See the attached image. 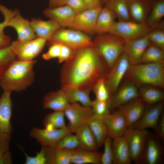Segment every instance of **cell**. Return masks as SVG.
Here are the masks:
<instances>
[{"instance_id": "1", "label": "cell", "mask_w": 164, "mask_h": 164, "mask_svg": "<svg viewBox=\"0 0 164 164\" xmlns=\"http://www.w3.org/2000/svg\"><path fill=\"white\" fill-rule=\"evenodd\" d=\"M110 70L94 45L75 49L61 69V87L91 91L99 79H105Z\"/></svg>"}, {"instance_id": "2", "label": "cell", "mask_w": 164, "mask_h": 164, "mask_svg": "<svg viewBox=\"0 0 164 164\" xmlns=\"http://www.w3.org/2000/svg\"><path fill=\"white\" fill-rule=\"evenodd\" d=\"M36 61L15 60L9 66L0 79V85L4 91H20L29 87L35 77L33 70Z\"/></svg>"}, {"instance_id": "3", "label": "cell", "mask_w": 164, "mask_h": 164, "mask_svg": "<svg viewBox=\"0 0 164 164\" xmlns=\"http://www.w3.org/2000/svg\"><path fill=\"white\" fill-rule=\"evenodd\" d=\"M125 76L136 85L164 88V61L130 65Z\"/></svg>"}, {"instance_id": "4", "label": "cell", "mask_w": 164, "mask_h": 164, "mask_svg": "<svg viewBox=\"0 0 164 164\" xmlns=\"http://www.w3.org/2000/svg\"><path fill=\"white\" fill-rule=\"evenodd\" d=\"M92 41L94 46L111 69L124 52L125 41L110 32L97 34Z\"/></svg>"}, {"instance_id": "5", "label": "cell", "mask_w": 164, "mask_h": 164, "mask_svg": "<svg viewBox=\"0 0 164 164\" xmlns=\"http://www.w3.org/2000/svg\"><path fill=\"white\" fill-rule=\"evenodd\" d=\"M47 42L50 45L58 43L74 49L93 45L92 40L87 34L78 30L62 27L57 30Z\"/></svg>"}, {"instance_id": "6", "label": "cell", "mask_w": 164, "mask_h": 164, "mask_svg": "<svg viewBox=\"0 0 164 164\" xmlns=\"http://www.w3.org/2000/svg\"><path fill=\"white\" fill-rule=\"evenodd\" d=\"M47 41L38 37L23 42L16 40L12 42L9 46L18 60L31 61L41 52Z\"/></svg>"}, {"instance_id": "7", "label": "cell", "mask_w": 164, "mask_h": 164, "mask_svg": "<svg viewBox=\"0 0 164 164\" xmlns=\"http://www.w3.org/2000/svg\"><path fill=\"white\" fill-rule=\"evenodd\" d=\"M149 135L146 129L129 128L123 135L128 146L132 161L135 163L141 161Z\"/></svg>"}, {"instance_id": "8", "label": "cell", "mask_w": 164, "mask_h": 164, "mask_svg": "<svg viewBox=\"0 0 164 164\" xmlns=\"http://www.w3.org/2000/svg\"><path fill=\"white\" fill-rule=\"evenodd\" d=\"M151 29L146 24L132 20L118 21L115 22L109 32L120 37L126 41L144 36Z\"/></svg>"}, {"instance_id": "9", "label": "cell", "mask_w": 164, "mask_h": 164, "mask_svg": "<svg viewBox=\"0 0 164 164\" xmlns=\"http://www.w3.org/2000/svg\"><path fill=\"white\" fill-rule=\"evenodd\" d=\"M131 64L127 55L122 53L107 75L105 82L111 96L118 88L123 78L129 69Z\"/></svg>"}, {"instance_id": "10", "label": "cell", "mask_w": 164, "mask_h": 164, "mask_svg": "<svg viewBox=\"0 0 164 164\" xmlns=\"http://www.w3.org/2000/svg\"><path fill=\"white\" fill-rule=\"evenodd\" d=\"M64 112L69 121L67 127L72 133L79 127L87 123L94 114L91 106H82L78 103H70Z\"/></svg>"}, {"instance_id": "11", "label": "cell", "mask_w": 164, "mask_h": 164, "mask_svg": "<svg viewBox=\"0 0 164 164\" xmlns=\"http://www.w3.org/2000/svg\"><path fill=\"white\" fill-rule=\"evenodd\" d=\"M71 133L67 126L64 128L52 130L34 127L31 129L29 134L30 136L36 139L42 146L54 148L62 138Z\"/></svg>"}, {"instance_id": "12", "label": "cell", "mask_w": 164, "mask_h": 164, "mask_svg": "<svg viewBox=\"0 0 164 164\" xmlns=\"http://www.w3.org/2000/svg\"><path fill=\"white\" fill-rule=\"evenodd\" d=\"M102 7L86 9L76 14L69 28L87 34H95V28L98 15Z\"/></svg>"}, {"instance_id": "13", "label": "cell", "mask_w": 164, "mask_h": 164, "mask_svg": "<svg viewBox=\"0 0 164 164\" xmlns=\"http://www.w3.org/2000/svg\"><path fill=\"white\" fill-rule=\"evenodd\" d=\"M164 105V101H162L145 107L140 119L129 128L140 129L152 128L156 130L159 118L163 113Z\"/></svg>"}, {"instance_id": "14", "label": "cell", "mask_w": 164, "mask_h": 164, "mask_svg": "<svg viewBox=\"0 0 164 164\" xmlns=\"http://www.w3.org/2000/svg\"><path fill=\"white\" fill-rule=\"evenodd\" d=\"M102 119L107 129V135L112 139L123 136L128 128L126 118L118 109L107 114Z\"/></svg>"}, {"instance_id": "15", "label": "cell", "mask_w": 164, "mask_h": 164, "mask_svg": "<svg viewBox=\"0 0 164 164\" xmlns=\"http://www.w3.org/2000/svg\"><path fill=\"white\" fill-rule=\"evenodd\" d=\"M137 85L130 81L118 89L108 100L110 110H114L139 97Z\"/></svg>"}, {"instance_id": "16", "label": "cell", "mask_w": 164, "mask_h": 164, "mask_svg": "<svg viewBox=\"0 0 164 164\" xmlns=\"http://www.w3.org/2000/svg\"><path fill=\"white\" fill-rule=\"evenodd\" d=\"M11 93L4 91L0 97V132L11 136L13 128L11 122L12 107Z\"/></svg>"}, {"instance_id": "17", "label": "cell", "mask_w": 164, "mask_h": 164, "mask_svg": "<svg viewBox=\"0 0 164 164\" xmlns=\"http://www.w3.org/2000/svg\"><path fill=\"white\" fill-rule=\"evenodd\" d=\"M150 43L147 34L138 39L125 42L124 52L128 56L131 65L140 63L142 55Z\"/></svg>"}, {"instance_id": "18", "label": "cell", "mask_w": 164, "mask_h": 164, "mask_svg": "<svg viewBox=\"0 0 164 164\" xmlns=\"http://www.w3.org/2000/svg\"><path fill=\"white\" fill-rule=\"evenodd\" d=\"M7 26L13 28L18 34L17 40L25 41L36 38L37 36L31 27L30 22L24 18L19 10L9 20Z\"/></svg>"}, {"instance_id": "19", "label": "cell", "mask_w": 164, "mask_h": 164, "mask_svg": "<svg viewBox=\"0 0 164 164\" xmlns=\"http://www.w3.org/2000/svg\"><path fill=\"white\" fill-rule=\"evenodd\" d=\"M44 15L57 22L62 28L69 27L75 14L67 5L54 8H48L43 11Z\"/></svg>"}, {"instance_id": "20", "label": "cell", "mask_w": 164, "mask_h": 164, "mask_svg": "<svg viewBox=\"0 0 164 164\" xmlns=\"http://www.w3.org/2000/svg\"><path fill=\"white\" fill-rule=\"evenodd\" d=\"M134 100L131 102H128L118 108L124 115L128 128L140 119L145 107L144 102L140 97Z\"/></svg>"}, {"instance_id": "21", "label": "cell", "mask_w": 164, "mask_h": 164, "mask_svg": "<svg viewBox=\"0 0 164 164\" xmlns=\"http://www.w3.org/2000/svg\"><path fill=\"white\" fill-rule=\"evenodd\" d=\"M63 90L60 89L48 93L44 97L43 106L45 109L63 111L70 104Z\"/></svg>"}, {"instance_id": "22", "label": "cell", "mask_w": 164, "mask_h": 164, "mask_svg": "<svg viewBox=\"0 0 164 164\" xmlns=\"http://www.w3.org/2000/svg\"><path fill=\"white\" fill-rule=\"evenodd\" d=\"M30 23L37 37L47 41L57 30L61 27L57 22L51 19L44 21L40 19L33 18Z\"/></svg>"}, {"instance_id": "23", "label": "cell", "mask_w": 164, "mask_h": 164, "mask_svg": "<svg viewBox=\"0 0 164 164\" xmlns=\"http://www.w3.org/2000/svg\"><path fill=\"white\" fill-rule=\"evenodd\" d=\"M113 162L115 164H130L132 160L127 142L123 136L112 139Z\"/></svg>"}, {"instance_id": "24", "label": "cell", "mask_w": 164, "mask_h": 164, "mask_svg": "<svg viewBox=\"0 0 164 164\" xmlns=\"http://www.w3.org/2000/svg\"><path fill=\"white\" fill-rule=\"evenodd\" d=\"M128 4L132 20L145 24L150 10L151 2L145 0H128Z\"/></svg>"}, {"instance_id": "25", "label": "cell", "mask_w": 164, "mask_h": 164, "mask_svg": "<svg viewBox=\"0 0 164 164\" xmlns=\"http://www.w3.org/2000/svg\"><path fill=\"white\" fill-rule=\"evenodd\" d=\"M74 133L79 140L80 148L86 150L97 151L99 148L87 123L77 128Z\"/></svg>"}, {"instance_id": "26", "label": "cell", "mask_w": 164, "mask_h": 164, "mask_svg": "<svg viewBox=\"0 0 164 164\" xmlns=\"http://www.w3.org/2000/svg\"><path fill=\"white\" fill-rule=\"evenodd\" d=\"M164 16V0H159L151 2L150 12L145 24L151 29L163 28V21Z\"/></svg>"}, {"instance_id": "27", "label": "cell", "mask_w": 164, "mask_h": 164, "mask_svg": "<svg viewBox=\"0 0 164 164\" xmlns=\"http://www.w3.org/2000/svg\"><path fill=\"white\" fill-rule=\"evenodd\" d=\"M161 154V148L158 142L149 135L142 158L143 159L146 164H157L160 161Z\"/></svg>"}, {"instance_id": "28", "label": "cell", "mask_w": 164, "mask_h": 164, "mask_svg": "<svg viewBox=\"0 0 164 164\" xmlns=\"http://www.w3.org/2000/svg\"><path fill=\"white\" fill-rule=\"evenodd\" d=\"M116 18L111 10L105 6L102 7L97 19L95 33L102 34L109 32L116 22Z\"/></svg>"}, {"instance_id": "29", "label": "cell", "mask_w": 164, "mask_h": 164, "mask_svg": "<svg viewBox=\"0 0 164 164\" xmlns=\"http://www.w3.org/2000/svg\"><path fill=\"white\" fill-rule=\"evenodd\" d=\"M44 147L46 151L47 164L71 163L73 150L63 148Z\"/></svg>"}, {"instance_id": "30", "label": "cell", "mask_w": 164, "mask_h": 164, "mask_svg": "<svg viewBox=\"0 0 164 164\" xmlns=\"http://www.w3.org/2000/svg\"><path fill=\"white\" fill-rule=\"evenodd\" d=\"M101 155L97 151L86 150L79 147L73 150L71 163L99 164L101 163Z\"/></svg>"}, {"instance_id": "31", "label": "cell", "mask_w": 164, "mask_h": 164, "mask_svg": "<svg viewBox=\"0 0 164 164\" xmlns=\"http://www.w3.org/2000/svg\"><path fill=\"white\" fill-rule=\"evenodd\" d=\"M139 97L149 105H153L163 101L164 93L160 88L150 85L140 86Z\"/></svg>"}, {"instance_id": "32", "label": "cell", "mask_w": 164, "mask_h": 164, "mask_svg": "<svg viewBox=\"0 0 164 164\" xmlns=\"http://www.w3.org/2000/svg\"><path fill=\"white\" fill-rule=\"evenodd\" d=\"M87 123L95 137L98 148L101 147L107 135V128L102 118L93 114Z\"/></svg>"}, {"instance_id": "33", "label": "cell", "mask_w": 164, "mask_h": 164, "mask_svg": "<svg viewBox=\"0 0 164 164\" xmlns=\"http://www.w3.org/2000/svg\"><path fill=\"white\" fill-rule=\"evenodd\" d=\"M70 104L80 102L82 105L91 106L92 101L90 97V90L77 88L61 87Z\"/></svg>"}, {"instance_id": "34", "label": "cell", "mask_w": 164, "mask_h": 164, "mask_svg": "<svg viewBox=\"0 0 164 164\" xmlns=\"http://www.w3.org/2000/svg\"><path fill=\"white\" fill-rule=\"evenodd\" d=\"M105 5L114 12L118 21L132 20L129 13L128 0H111Z\"/></svg>"}, {"instance_id": "35", "label": "cell", "mask_w": 164, "mask_h": 164, "mask_svg": "<svg viewBox=\"0 0 164 164\" xmlns=\"http://www.w3.org/2000/svg\"><path fill=\"white\" fill-rule=\"evenodd\" d=\"M65 116L63 111H54L52 113L47 114L43 120L45 128L52 130L67 127L64 119Z\"/></svg>"}, {"instance_id": "36", "label": "cell", "mask_w": 164, "mask_h": 164, "mask_svg": "<svg viewBox=\"0 0 164 164\" xmlns=\"http://www.w3.org/2000/svg\"><path fill=\"white\" fill-rule=\"evenodd\" d=\"M164 61V50L150 43L142 56L140 63Z\"/></svg>"}, {"instance_id": "37", "label": "cell", "mask_w": 164, "mask_h": 164, "mask_svg": "<svg viewBox=\"0 0 164 164\" xmlns=\"http://www.w3.org/2000/svg\"><path fill=\"white\" fill-rule=\"evenodd\" d=\"M11 138V135L0 132V164L12 163L9 151Z\"/></svg>"}, {"instance_id": "38", "label": "cell", "mask_w": 164, "mask_h": 164, "mask_svg": "<svg viewBox=\"0 0 164 164\" xmlns=\"http://www.w3.org/2000/svg\"><path fill=\"white\" fill-rule=\"evenodd\" d=\"M16 60L9 46L0 49V79L11 64Z\"/></svg>"}, {"instance_id": "39", "label": "cell", "mask_w": 164, "mask_h": 164, "mask_svg": "<svg viewBox=\"0 0 164 164\" xmlns=\"http://www.w3.org/2000/svg\"><path fill=\"white\" fill-rule=\"evenodd\" d=\"M96 99L103 101H108L111 95L106 85L105 79H99L94 85L92 89Z\"/></svg>"}, {"instance_id": "40", "label": "cell", "mask_w": 164, "mask_h": 164, "mask_svg": "<svg viewBox=\"0 0 164 164\" xmlns=\"http://www.w3.org/2000/svg\"><path fill=\"white\" fill-rule=\"evenodd\" d=\"M80 147L78 139L72 133L67 134L62 138L58 142L55 148H63L74 150Z\"/></svg>"}, {"instance_id": "41", "label": "cell", "mask_w": 164, "mask_h": 164, "mask_svg": "<svg viewBox=\"0 0 164 164\" xmlns=\"http://www.w3.org/2000/svg\"><path fill=\"white\" fill-rule=\"evenodd\" d=\"M147 36L150 43L164 50L163 29L156 28L151 29Z\"/></svg>"}, {"instance_id": "42", "label": "cell", "mask_w": 164, "mask_h": 164, "mask_svg": "<svg viewBox=\"0 0 164 164\" xmlns=\"http://www.w3.org/2000/svg\"><path fill=\"white\" fill-rule=\"evenodd\" d=\"M94 114L101 118L110 113L108 101H103L97 99L92 101L91 105Z\"/></svg>"}, {"instance_id": "43", "label": "cell", "mask_w": 164, "mask_h": 164, "mask_svg": "<svg viewBox=\"0 0 164 164\" xmlns=\"http://www.w3.org/2000/svg\"><path fill=\"white\" fill-rule=\"evenodd\" d=\"M112 139L107 135L103 143L104 151L102 154L101 163L102 164H111L113 162L112 149Z\"/></svg>"}, {"instance_id": "44", "label": "cell", "mask_w": 164, "mask_h": 164, "mask_svg": "<svg viewBox=\"0 0 164 164\" xmlns=\"http://www.w3.org/2000/svg\"><path fill=\"white\" fill-rule=\"evenodd\" d=\"M25 164H47L46 151L44 148L42 146L40 151L38 152L35 156L31 157L26 153Z\"/></svg>"}, {"instance_id": "45", "label": "cell", "mask_w": 164, "mask_h": 164, "mask_svg": "<svg viewBox=\"0 0 164 164\" xmlns=\"http://www.w3.org/2000/svg\"><path fill=\"white\" fill-rule=\"evenodd\" d=\"M18 9H16L14 10L9 9L6 6L0 3V11L3 14L4 17V21L0 23V35L4 34V30L7 27V24L10 19L17 12Z\"/></svg>"}, {"instance_id": "46", "label": "cell", "mask_w": 164, "mask_h": 164, "mask_svg": "<svg viewBox=\"0 0 164 164\" xmlns=\"http://www.w3.org/2000/svg\"><path fill=\"white\" fill-rule=\"evenodd\" d=\"M50 45L48 51L43 54L42 57L44 60H49L53 58H58L60 52V44L55 43Z\"/></svg>"}, {"instance_id": "47", "label": "cell", "mask_w": 164, "mask_h": 164, "mask_svg": "<svg viewBox=\"0 0 164 164\" xmlns=\"http://www.w3.org/2000/svg\"><path fill=\"white\" fill-rule=\"evenodd\" d=\"M60 54L58 59V62L61 63L69 60L72 56L75 49L67 45L61 44Z\"/></svg>"}, {"instance_id": "48", "label": "cell", "mask_w": 164, "mask_h": 164, "mask_svg": "<svg viewBox=\"0 0 164 164\" xmlns=\"http://www.w3.org/2000/svg\"><path fill=\"white\" fill-rule=\"evenodd\" d=\"M66 5L69 6L75 14L86 9L85 0H67Z\"/></svg>"}, {"instance_id": "49", "label": "cell", "mask_w": 164, "mask_h": 164, "mask_svg": "<svg viewBox=\"0 0 164 164\" xmlns=\"http://www.w3.org/2000/svg\"><path fill=\"white\" fill-rule=\"evenodd\" d=\"M161 139H164V114L163 112L160 116L156 129Z\"/></svg>"}, {"instance_id": "50", "label": "cell", "mask_w": 164, "mask_h": 164, "mask_svg": "<svg viewBox=\"0 0 164 164\" xmlns=\"http://www.w3.org/2000/svg\"><path fill=\"white\" fill-rule=\"evenodd\" d=\"M86 9L103 7L101 0H85Z\"/></svg>"}, {"instance_id": "51", "label": "cell", "mask_w": 164, "mask_h": 164, "mask_svg": "<svg viewBox=\"0 0 164 164\" xmlns=\"http://www.w3.org/2000/svg\"><path fill=\"white\" fill-rule=\"evenodd\" d=\"M11 43L9 36L5 34L0 35V49L9 46Z\"/></svg>"}, {"instance_id": "52", "label": "cell", "mask_w": 164, "mask_h": 164, "mask_svg": "<svg viewBox=\"0 0 164 164\" xmlns=\"http://www.w3.org/2000/svg\"><path fill=\"white\" fill-rule=\"evenodd\" d=\"M67 0H49V8H54L66 5Z\"/></svg>"}, {"instance_id": "53", "label": "cell", "mask_w": 164, "mask_h": 164, "mask_svg": "<svg viewBox=\"0 0 164 164\" xmlns=\"http://www.w3.org/2000/svg\"><path fill=\"white\" fill-rule=\"evenodd\" d=\"M111 0H101L102 4H104L105 5L108 3Z\"/></svg>"}, {"instance_id": "54", "label": "cell", "mask_w": 164, "mask_h": 164, "mask_svg": "<svg viewBox=\"0 0 164 164\" xmlns=\"http://www.w3.org/2000/svg\"><path fill=\"white\" fill-rule=\"evenodd\" d=\"M149 2H151L154 1L159 0H146Z\"/></svg>"}, {"instance_id": "55", "label": "cell", "mask_w": 164, "mask_h": 164, "mask_svg": "<svg viewBox=\"0 0 164 164\" xmlns=\"http://www.w3.org/2000/svg\"></svg>"}]
</instances>
